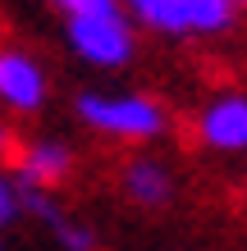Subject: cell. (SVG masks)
I'll list each match as a JSON object with an SVG mask.
<instances>
[{"instance_id":"277c9868","label":"cell","mask_w":247,"mask_h":251,"mask_svg":"<svg viewBox=\"0 0 247 251\" xmlns=\"http://www.w3.org/2000/svg\"><path fill=\"white\" fill-rule=\"evenodd\" d=\"M197 142L215 155L247 151V92H220L197 110Z\"/></svg>"},{"instance_id":"30bf717a","label":"cell","mask_w":247,"mask_h":251,"mask_svg":"<svg viewBox=\"0 0 247 251\" xmlns=\"http://www.w3.org/2000/svg\"><path fill=\"white\" fill-rule=\"evenodd\" d=\"M55 5H60V9H69V5H74V0H55Z\"/></svg>"},{"instance_id":"52a82bcc","label":"cell","mask_w":247,"mask_h":251,"mask_svg":"<svg viewBox=\"0 0 247 251\" xmlns=\"http://www.w3.org/2000/svg\"><path fill=\"white\" fill-rule=\"evenodd\" d=\"M14 169H19V187L46 192V187H60L74 174V151L55 137H41V142H27L19 151V165Z\"/></svg>"},{"instance_id":"9c48e42d","label":"cell","mask_w":247,"mask_h":251,"mask_svg":"<svg viewBox=\"0 0 247 251\" xmlns=\"http://www.w3.org/2000/svg\"><path fill=\"white\" fill-rule=\"evenodd\" d=\"M9 146H14V132L0 124V155H9Z\"/></svg>"},{"instance_id":"5b68a950","label":"cell","mask_w":247,"mask_h":251,"mask_svg":"<svg viewBox=\"0 0 247 251\" xmlns=\"http://www.w3.org/2000/svg\"><path fill=\"white\" fill-rule=\"evenodd\" d=\"M0 100L19 114H37L46 105V73L32 55L0 50Z\"/></svg>"},{"instance_id":"3957f363","label":"cell","mask_w":247,"mask_h":251,"mask_svg":"<svg viewBox=\"0 0 247 251\" xmlns=\"http://www.w3.org/2000/svg\"><path fill=\"white\" fill-rule=\"evenodd\" d=\"M133 23L161 37H220L238 23L243 0H124Z\"/></svg>"},{"instance_id":"ba28073f","label":"cell","mask_w":247,"mask_h":251,"mask_svg":"<svg viewBox=\"0 0 247 251\" xmlns=\"http://www.w3.org/2000/svg\"><path fill=\"white\" fill-rule=\"evenodd\" d=\"M19 210H23V187L0 178V228H5L9 219H19Z\"/></svg>"},{"instance_id":"7a4b0ae2","label":"cell","mask_w":247,"mask_h":251,"mask_svg":"<svg viewBox=\"0 0 247 251\" xmlns=\"http://www.w3.org/2000/svg\"><path fill=\"white\" fill-rule=\"evenodd\" d=\"M78 119L114 142H156L169 128V110L147 92H78Z\"/></svg>"},{"instance_id":"8992f818","label":"cell","mask_w":247,"mask_h":251,"mask_svg":"<svg viewBox=\"0 0 247 251\" xmlns=\"http://www.w3.org/2000/svg\"><path fill=\"white\" fill-rule=\"evenodd\" d=\"M119 192L133 205H142V210H165L174 201V174L156 155H133L119 169Z\"/></svg>"},{"instance_id":"6da1fadb","label":"cell","mask_w":247,"mask_h":251,"mask_svg":"<svg viewBox=\"0 0 247 251\" xmlns=\"http://www.w3.org/2000/svg\"><path fill=\"white\" fill-rule=\"evenodd\" d=\"M69 50L92 69H128L137 55L133 14L124 0H74L64 9Z\"/></svg>"}]
</instances>
